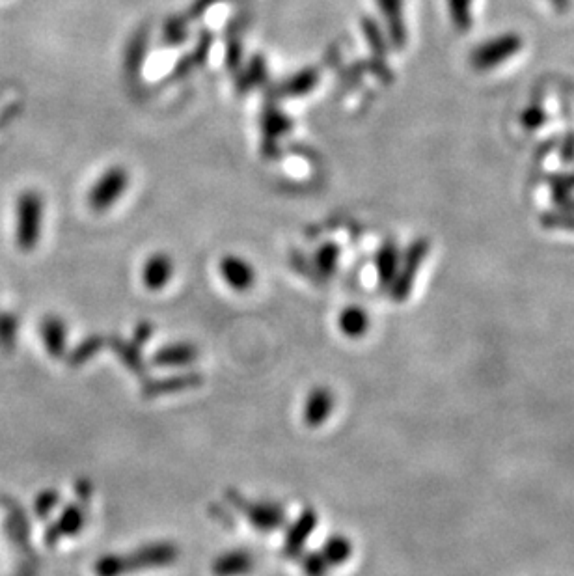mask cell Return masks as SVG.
Returning <instances> with one entry per match:
<instances>
[{
    "mask_svg": "<svg viewBox=\"0 0 574 576\" xmlns=\"http://www.w3.org/2000/svg\"><path fill=\"white\" fill-rule=\"evenodd\" d=\"M189 36V27L187 21L181 15H172L168 17V21L164 23L163 38L164 43L168 47H178L181 43L187 40Z\"/></svg>",
    "mask_w": 574,
    "mask_h": 576,
    "instance_id": "13",
    "label": "cell"
},
{
    "mask_svg": "<svg viewBox=\"0 0 574 576\" xmlns=\"http://www.w3.org/2000/svg\"><path fill=\"white\" fill-rule=\"evenodd\" d=\"M379 6L383 10L384 17L388 21L390 36L397 47L405 42V27L401 21V0H379Z\"/></svg>",
    "mask_w": 574,
    "mask_h": 576,
    "instance_id": "10",
    "label": "cell"
},
{
    "mask_svg": "<svg viewBox=\"0 0 574 576\" xmlns=\"http://www.w3.org/2000/svg\"><path fill=\"white\" fill-rule=\"evenodd\" d=\"M332 403V394H328L327 390H315L306 405V420L312 426L321 424L327 418L328 412L332 411Z\"/></svg>",
    "mask_w": 574,
    "mask_h": 576,
    "instance_id": "11",
    "label": "cell"
},
{
    "mask_svg": "<svg viewBox=\"0 0 574 576\" xmlns=\"http://www.w3.org/2000/svg\"><path fill=\"white\" fill-rule=\"evenodd\" d=\"M369 319L362 308H347L340 317V329L347 336H362L368 330Z\"/></svg>",
    "mask_w": 574,
    "mask_h": 576,
    "instance_id": "12",
    "label": "cell"
},
{
    "mask_svg": "<svg viewBox=\"0 0 574 576\" xmlns=\"http://www.w3.org/2000/svg\"><path fill=\"white\" fill-rule=\"evenodd\" d=\"M146 49H148V30L142 28L133 36V40L127 47V53H125V64L123 66H125L127 75L138 77V71L142 68L144 58H146Z\"/></svg>",
    "mask_w": 574,
    "mask_h": 576,
    "instance_id": "9",
    "label": "cell"
},
{
    "mask_svg": "<svg viewBox=\"0 0 574 576\" xmlns=\"http://www.w3.org/2000/svg\"><path fill=\"white\" fill-rule=\"evenodd\" d=\"M252 522H258L265 528H274L280 522V511L276 508H258L252 513Z\"/></svg>",
    "mask_w": 574,
    "mask_h": 576,
    "instance_id": "19",
    "label": "cell"
},
{
    "mask_svg": "<svg viewBox=\"0 0 574 576\" xmlns=\"http://www.w3.org/2000/svg\"><path fill=\"white\" fill-rule=\"evenodd\" d=\"M364 32H366V36H368L369 45H371L377 53H381V51H383V40H381V32L377 30V25H375L373 21H369V19H364Z\"/></svg>",
    "mask_w": 574,
    "mask_h": 576,
    "instance_id": "21",
    "label": "cell"
},
{
    "mask_svg": "<svg viewBox=\"0 0 574 576\" xmlns=\"http://www.w3.org/2000/svg\"><path fill=\"white\" fill-rule=\"evenodd\" d=\"M235 73H237V81H235L237 92L246 94L248 90H252V88H256L267 81V62L263 56L254 55L246 64L245 69L235 71Z\"/></svg>",
    "mask_w": 574,
    "mask_h": 576,
    "instance_id": "6",
    "label": "cell"
},
{
    "mask_svg": "<svg viewBox=\"0 0 574 576\" xmlns=\"http://www.w3.org/2000/svg\"><path fill=\"white\" fill-rule=\"evenodd\" d=\"M192 358V351L189 347L181 345V347H172V349H164L159 353V362L163 364H185Z\"/></svg>",
    "mask_w": 574,
    "mask_h": 576,
    "instance_id": "18",
    "label": "cell"
},
{
    "mask_svg": "<svg viewBox=\"0 0 574 576\" xmlns=\"http://www.w3.org/2000/svg\"><path fill=\"white\" fill-rule=\"evenodd\" d=\"M338 258H340V248L336 247V245H325V247L317 250L315 263H317V267H319L325 275H332V273L336 271Z\"/></svg>",
    "mask_w": 574,
    "mask_h": 576,
    "instance_id": "14",
    "label": "cell"
},
{
    "mask_svg": "<svg viewBox=\"0 0 574 576\" xmlns=\"http://www.w3.org/2000/svg\"><path fill=\"white\" fill-rule=\"evenodd\" d=\"M172 275H174V261L166 254H153L142 269L144 284L150 289L164 288Z\"/></svg>",
    "mask_w": 574,
    "mask_h": 576,
    "instance_id": "5",
    "label": "cell"
},
{
    "mask_svg": "<svg viewBox=\"0 0 574 576\" xmlns=\"http://www.w3.org/2000/svg\"><path fill=\"white\" fill-rule=\"evenodd\" d=\"M250 558L246 554H232L224 556L217 565V573L220 575H235V573H245L250 569Z\"/></svg>",
    "mask_w": 574,
    "mask_h": 576,
    "instance_id": "15",
    "label": "cell"
},
{
    "mask_svg": "<svg viewBox=\"0 0 574 576\" xmlns=\"http://www.w3.org/2000/svg\"><path fill=\"white\" fill-rule=\"evenodd\" d=\"M220 275L233 289H248L254 284L256 273L248 261L239 256H226L220 260Z\"/></svg>",
    "mask_w": 574,
    "mask_h": 576,
    "instance_id": "4",
    "label": "cell"
},
{
    "mask_svg": "<svg viewBox=\"0 0 574 576\" xmlns=\"http://www.w3.org/2000/svg\"><path fill=\"white\" fill-rule=\"evenodd\" d=\"M325 549H327L328 560L332 563L343 562V560H347L351 556V543L347 539H343V537L330 539L325 545Z\"/></svg>",
    "mask_w": 574,
    "mask_h": 576,
    "instance_id": "17",
    "label": "cell"
},
{
    "mask_svg": "<svg viewBox=\"0 0 574 576\" xmlns=\"http://www.w3.org/2000/svg\"><path fill=\"white\" fill-rule=\"evenodd\" d=\"M211 45H213V34L204 30V32L200 34V40H198L196 49H194L192 53H189V55L185 56V58H181L178 64H176V68H174V77H176V79H178V77H185L187 73H191L192 69L200 68L202 64H205Z\"/></svg>",
    "mask_w": 574,
    "mask_h": 576,
    "instance_id": "7",
    "label": "cell"
},
{
    "mask_svg": "<svg viewBox=\"0 0 574 576\" xmlns=\"http://www.w3.org/2000/svg\"><path fill=\"white\" fill-rule=\"evenodd\" d=\"M377 265H379V275L383 278V282H388V278L396 275L397 252L394 245H386V247L379 252Z\"/></svg>",
    "mask_w": 574,
    "mask_h": 576,
    "instance_id": "16",
    "label": "cell"
},
{
    "mask_svg": "<svg viewBox=\"0 0 574 576\" xmlns=\"http://www.w3.org/2000/svg\"><path fill=\"white\" fill-rule=\"evenodd\" d=\"M261 129H263V150L267 155H274L276 153V138L284 137L291 131V120L287 118L282 110L271 107L265 110L261 116Z\"/></svg>",
    "mask_w": 574,
    "mask_h": 576,
    "instance_id": "3",
    "label": "cell"
},
{
    "mask_svg": "<svg viewBox=\"0 0 574 576\" xmlns=\"http://www.w3.org/2000/svg\"><path fill=\"white\" fill-rule=\"evenodd\" d=\"M317 83H319V69H302L282 84V94L289 97L306 96L308 92L314 90Z\"/></svg>",
    "mask_w": 574,
    "mask_h": 576,
    "instance_id": "8",
    "label": "cell"
},
{
    "mask_svg": "<svg viewBox=\"0 0 574 576\" xmlns=\"http://www.w3.org/2000/svg\"><path fill=\"white\" fill-rule=\"evenodd\" d=\"M226 64L232 71H237L243 64V43L239 40L228 42V51H226Z\"/></svg>",
    "mask_w": 574,
    "mask_h": 576,
    "instance_id": "20",
    "label": "cell"
},
{
    "mask_svg": "<svg viewBox=\"0 0 574 576\" xmlns=\"http://www.w3.org/2000/svg\"><path fill=\"white\" fill-rule=\"evenodd\" d=\"M43 200L34 191L23 192L17 200V241L19 247L30 250L36 247L41 232Z\"/></svg>",
    "mask_w": 574,
    "mask_h": 576,
    "instance_id": "1",
    "label": "cell"
},
{
    "mask_svg": "<svg viewBox=\"0 0 574 576\" xmlns=\"http://www.w3.org/2000/svg\"><path fill=\"white\" fill-rule=\"evenodd\" d=\"M220 0H198L194 6L191 8V17L192 19H198V17H202L204 15L205 10L209 8V6H213V4H217Z\"/></svg>",
    "mask_w": 574,
    "mask_h": 576,
    "instance_id": "22",
    "label": "cell"
},
{
    "mask_svg": "<svg viewBox=\"0 0 574 576\" xmlns=\"http://www.w3.org/2000/svg\"><path fill=\"white\" fill-rule=\"evenodd\" d=\"M129 187V172L123 166H112L101 174L88 192V206L101 213L114 206Z\"/></svg>",
    "mask_w": 574,
    "mask_h": 576,
    "instance_id": "2",
    "label": "cell"
}]
</instances>
